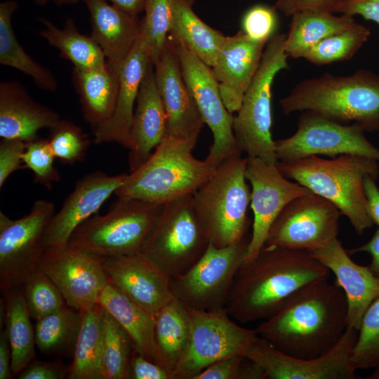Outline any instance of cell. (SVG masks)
Segmentation results:
<instances>
[{
	"label": "cell",
	"instance_id": "cell-57",
	"mask_svg": "<svg viewBox=\"0 0 379 379\" xmlns=\"http://www.w3.org/2000/svg\"><path fill=\"white\" fill-rule=\"evenodd\" d=\"M367 378L368 379H379V367L374 369V371Z\"/></svg>",
	"mask_w": 379,
	"mask_h": 379
},
{
	"label": "cell",
	"instance_id": "cell-14",
	"mask_svg": "<svg viewBox=\"0 0 379 379\" xmlns=\"http://www.w3.org/2000/svg\"><path fill=\"white\" fill-rule=\"evenodd\" d=\"M358 330L347 326L330 350L314 359L286 354L260 337L244 357L256 364L269 379H354L357 370L351 361Z\"/></svg>",
	"mask_w": 379,
	"mask_h": 379
},
{
	"label": "cell",
	"instance_id": "cell-36",
	"mask_svg": "<svg viewBox=\"0 0 379 379\" xmlns=\"http://www.w3.org/2000/svg\"><path fill=\"white\" fill-rule=\"evenodd\" d=\"M102 312V307L98 303L83 313L67 378L103 379Z\"/></svg>",
	"mask_w": 379,
	"mask_h": 379
},
{
	"label": "cell",
	"instance_id": "cell-12",
	"mask_svg": "<svg viewBox=\"0 0 379 379\" xmlns=\"http://www.w3.org/2000/svg\"><path fill=\"white\" fill-rule=\"evenodd\" d=\"M249 240L245 237L225 247H216L209 243L203 255L187 272L173 278L175 298L197 310L225 308Z\"/></svg>",
	"mask_w": 379,
	"mask_h": 379
},
{
	"label": "cell",
	"instance_id": "cell-54",
	"mask_svg": "<svg viewBox=\"0 0 379 379\" xmlns=\"http://www.w3.org/2000/svg\"><path fill=\"white\" fill-rule=\"evenodd\" d=\"M12 352L4 328L0 334V379H10L13 376L11 370Z\"/></svg>",
	"mask_w": 379,
	"mask_h": 379
},
{
	"label": "cell",
	"instance_id": "cell-22",
	"mask_svg": "<svg viewBox=\"0 0 379 379\" xmlns=\"http://www.w3.org/2000/svg\"><path fill=\"white\" fill-rule=\"evenodd\" d=\"M266 44L250 38L242 30L225 36L211 69L219 82L223 103L230 113L240 108L244 93L259 68Z\"/></svg>",
	"mask_w": 379,
	"mask_h": 379
},
{
	"label": "cell",
	"instance_id": "cell-30",
	"mask_svg": "<svg viewBox=\"0 0 379 379\" xmlns=\"http://www.w3.org/2000/svg\"><path fill=\"white\" fill-rule=\"evenodd\" d=\"M194 3V0H173L169 34L173 39L212 67L226 36L196 15L192 9Z\"/></svg>",
	"mask_w": 379,
	"mask_h": 379
},
{
	"label": "cell",
	"instance_id": "cell-28",
	"mask_svg": "<svg viewBox=\"0 0 379 379\" xmlns=\"http://www.w3.org/2000/svg\"><path fill=\"white\" fill-rule=\"evenodd\" d=\"M72 79L84 118L93 131L113 112L119 84V65L107 61L103 68H73Z\"/></svg>",
	"mask_w": 379,
	"mask_h": 379
},
{
	"label": "cell",
	"instance_id": "cell-3",
	"mask_svg": "<svg viewBox=\"0 0 379 379\" xmlns=\"http://www.w3.org/2000/svg\"><path fill=\"white\" fill-rule=\"evenodd\" d=\"M279 103L285 114L310 111L341 124L352 122L365 132L379 131V76L369 70L304 79Z\"/></svg>",
	"mask_w": 379,
	"mask_h": 379
},
{
	"label": "cell",
	"instance_id": "cell-24",
	"mask_svg": "<svg viewBox=\"0 0 379 379\" xmlns=\"http://www.w3.org/2000/svg\"><path fill=\"white\" fill-rule=\"evenodd\" d=\"M151 58L139 39L128 57L119 65V89L109 119L95 129L93 142H116L131 148V130L140 84Z\"/></svg>",
	"mask_w": 379,
	"mask_h": 379
},
{
	"label": "cell",
	"instance_id": "cell-10",
	"mask_svg": "<svg viewBox=\"0 0 379 379\" xmlns=\"http://www.w3.org/2000/svg\"><path fill=\"white\" fill-rule=\"evenodd\" d=\"M185 307L190 324V338L172 379H193L218 360L244 357L247 348L259 338L255 329L241 326L232 321L225 308L201 310Z\"/></svg>",
	"mask_w": 379,
	"mask_h": 379
},
{
	"label": "cell",
	"instance_id": "cell-37",
	"mask_svg": "<svg viewBox=\"0 0 379 379\" xmlns=\"http://www.w3.org/2000/svg\"><path fill=\"white\" fill-rule=\"evenodd\" d=\"M83 313L66 305L36 321V345L48 356L73 355Z\"/></svg>",
	"mask_w": 379,
	"mask_h": 379
},
{
	"label": "cell",
	"instance_id": "cell-1",
	"mask_svg": "<svg viewBox=\"0 0 379 379\" xmlns=\"http://www.w3.org/2000/svg\"><path fill=\"white\" fill-rule=\"evenodd\" d=\"M328 279L314 280L292 294L258 326V335L297 358L314 359L330 350L348 324L345 293Z\"/></svg>",
	"mask_w": 379,
	"mask_h": 379
},
{
	"label": "cell",
	"instance_id": "cell-8",
	"mask_svg": "<svg viewBox=\"0 0 379 379\" xmlns=\"http://www.w3.org/2000/svg\"><path fill=\"white\" fill-rule=\"evenodd\" d=\"M163 205L135 199H119L104 215L81 224L68 244L102 257L140 251Z\"/></svg>",
	"mask_w": 379,
	"mask_h": 379
},
{
	"label": "cell",
	"instance_id": "cell-46",
	"mask_svg": "<svg viewBox=\"0 0 379 379\" xmlns=\"http://www.w3.org/2000/svg\"><path fill=\"white\" fill-rule=\"evenodd\" d=\"M274 7L258 4L244 13L241 20L242 31L250 38L267 42L276 34L278 18Z\"/></svg>",
	"mask_w": 379,
	"mask_h": 379
},
{
	"label": "cell",
	"instance_id": "cell-53",
	"mask_svg": "<svg viewBox=\"0 0 379 379\" xmlns=\"http://www.w3.org/2000/svg\"><path fill=\"white\" fill-rule=\"evenodd\" d=\"M350 255L357 253H367L371 257L368 265L373 274L379 279V228L375 232L370 240L366 244L347 251Z\"/></svg>",
	"mask_w": 379,
	"mask_h": 379
},
{
	"label": "cell",
	"instance_id": "cell-11",
	"mask_svg": "<svg viewBox=\"0 0 379 379\" xmlns=\"http://www.w3.org/2000/svg\"><path fill=\"white\" fill-rule=\"evenodd\" d=\"M55 213L53 202L39 199L28 214L12 220L0 211V288L2 293L22 287L38 269L46 250L44 238Z\"/></svg>",
	"mask_w": 379,
	"mask_h": 379
},
{
	"label": "cell",
	"instance_id": "cell-31",
	"mask_svg": "<svg viewBox=\"0 0 379 379\" xmlns=\"http://www.w3.org/2000/svg\"><path fill=\"white\" fill-rule=\"evenodd\" d=\"M357 22L353 16L323 12H301L291 16L284 51L292 58H302L325 38L349 29Z\"/></svg>",
	"mask_w": 379,
	"mask_h": 379
},
{
	"label": "cell",
	"instance_id": "cell-34",
	"mask_svg": "<svg viewBox=\"0 0 379 379\" xmlns=\"http://www.w3.org/2000/svg\"><path fill=\"white\" fill-rule=\"evenodd\" d=\"M18 8V4L14 0L0 4V64L29 76L38 88L55 92L58 88L55 77L29 55L17 39L11 17Z\"/></svg>",
	"mask_w": 379,
	"mask_h": 379
},
{
	"label": "cell",
	"instance_id": "cell-19",
	"mask_svg": "<svg viewBox=\"0 0 379 379\" xmlns=\"http://www.w3.org/2000/svg\"><path fill=\"white\" fill-rule=\"evenodd\" d=\"M108 280L155 318L175 298L173 278L141 251L106 257Z\"/></svg>",
	"mask_w": 379,
	"mask_h": 379
},
{
	"label": "cell",
	"instance_id": "cell-50",
	"mask_svg": "<svg viewBox=\"0 0 379 379\" xmlns=\"http://www.w3.org/2000/svg\"><path fill=\"white\" fill-rule=\"evenodd\" d=\"M131 379H172L170 373L161 365L147 359L136 350L130 363Z\"/></svg>",
	"mask_w": 379,
	"mask_h": 379
},
{
	"label": "cell",
	"instance_id": "cell-40",
	"mask_svg": "<svg viewBox=\"0 0 379 379\" xmlns=\"http://www.w3.org/2000/svg\"><path fill=\"white\" fill-rule=\"evenodd\" d=\"M145 15L140 20L139 41L152 62L159 56L170 32L173 0H145Z\"/></svg>",
	"mask_w": 379,
	"mask_h": 379
},
{
	"label": "cell",
	"instance_id": "cell-2",
	"mask_svg": "<svg viewBox=\"0 0 379 379\" xmlns=\"http://www.w3.org/2000/svg\"><path fill=\"white\" fill-rule=\"evenodd\" d=\"M329 274L307 251L264 246L253 259L240 266L225 309L242 324L265 319L301 287Z\"/></svg>",
	"mask_w": 379,
	"mask_h": 379
},
{
	"label": "cell",
	"instance_id": "cell-32",
	"mask_svg": "<svg viewBox=\"0 0 379 379\" xmlns=\"http://www.w3.org/2000/svg\"><path fill=\"white\" fill-rule=\"evenodd\" d=\"M190 333L185 305L175 298L154 318V339L158 364L171 374L185 353Z\"/></svg>",
	"mask_w": 379,
	"mask_h": 379
},
{
	"label": "cell",
	"instance_id": "cell-33",
	"mask_svg": "<svg viewBox=\"0 0 379 379\" xmlns=\"http://www.w3.org/2000/svg\"><path fill=\"white\" fill-rule=\"evenodd\" d=\"M5 328L12 352L11 370L18 375L35 358V331L22 288L3 293Z\"/></svg>",
	"mask_w": 379,
	"mask_h": 379
},
{
	"label": "cell",
	"instance_id": "cell-56",
	"mask_svg": "<svg viewBox=\"0 0 379 379\" xmlns=\"http://www.w3.org/2000/svg\"><path fill=\"white\" fill-rule=\"evenodd\" d=\"M33 1L39 6H44L49 3H53L58 6H63L77 4L80 1H84V0H33Z\"/></svg>",
	"mask_w": 379,
	"mask_h": 379
},
{
	"label": "cell",
	"instance_id": "cell-4",
	"mask_svg": "<svg viewBox=\"0 0 379 379\" xmlns=\"http://www.w3.org/2000/svg\"><path fill=\"white\" fill-rule=\"evenodd\" d=\"M280 172L332 202L362 235L374 225L368 211L364 180L379 177L378 161L366 157L341 154L330 159L311 155L277 163Z\"/></svg>",
	"mask_w": 379,
	"mask_h": 379
},
{
	"label": "cell",
	"instance_id": "cell-9",
	"mask_svg": "<svg viewBox=\"0 0 379 379\" xmlns=\"http://www.w3.org/2000/svg\"><path fill=\"white\" fill-rule=\"evenodd\" d=\"M208 244L190 194L163 205L140 251L175 278L187 272L203 255Z\"/></svg>",
	"mask_w": 379,
	"mask_h": 379
},
{
	"label": "cell",
	"instance_id": "cell-49",
	"mask_svg": "<svg viewBox=\"0 0 379 379\" xmlns=\"http://www.w3.org/2000/svg\"><path fill=\"white\" fill-rule=\"evenodd\" d=\"M69 366L60 361H42L36 359L18 376L19 379L67 378Z\"/></svg>",
	"mask_w": 379,
	"mask_h": 379
},
{
	"label": "cell",
	"instance_id": "cell-21",
	"mask_svg": "<svg viewBox=\"0 0 379 379\" xmlns=\"http://www.w3.org/2000/svg\"><path fill=\"white\" fill-rule=\"evenodd\" d=\"M127 175H109L97 171L79 180L46 228L44 238L46 249L67 246L74 231L97 214L102 205L123 185Z\"/></svg>",
	"mask_w": 379,
	"mask_h": 379
},
{
	"label": "cell",
	"instance_id": "cell-35",
	"mask_svg": "<svg viewBox=\"0 0 379 379\" xmlns=\"http://www.w3.org/2000/svg\"><path fill=\"white\" fill-rule=\"evenodd\" d=\"M44 28L40 35L60 55L72 62L76 69H97L107 66V60L102 49L92 38L81 34L72 18L66 20L59 28L46 18L39 19Z\"/></svg>",
	"mask_w": 379,
	"mask_h": 379
},
{
	"label": "cell",
	"instance_id": "cell-44",
	"mask_svg": "<svg viewBox=\"0 0 379 379\" xmlns=\"http://www.w3.org/2000/svg\"><path fill=\"white\" fill-rule=\"evenodd\" d=\"M22 159L25 168L32 171L36 183L51 190L53 184L60 180L48 139L38 137L27 142Z\"/></svg>",
	"mask_w": 379,
	"mask_h": 379
},
{
	"label": "cell",
	"instance_id": "cell-52",
	"mask_svg": "<svg viewBox=\"0 0 379 379\" xmlns=\"http://www.w3.org/2000/svg\"><path fill=\"white\" fill-rule=\"evenodd\" d=\"M376 179L367 175L364 180V190L367 201L368 214L373 222L379 227V188Z\"/></svg>",
	"mask_w": 379,
	"mask_h": 379
},
{
	"label": "cell",
	"instance_id": "cell-55",
	"mask_svg": "<svg viewBox=\"0 0 379 379\" xmlns=\"http://www.w3.org/2000/svg\"><path fill=\"white\" fill-rule=\"evenodd\" d=\"M122 11L138 16L144 9L145 0H106Z\"/></svg>",
	"mask_w": 379,
	"mask_h": 379
},
{
	"label": "cell",
	"instance_id": "cell-45",
	"mask_svg": "<svg viewBox=\"0 0 379 379\" xmlns=\"http://www.w3.org/2000/svg\"><path fill=\"white\" fill-rule=\"evenodd\" d=\"M260 368L243 356L218 360L203 369L193 379H264Z\"/></svg>",
	"mask_w": 379,
	"mask_h": 379
},
{
	"label": "cell",
	"instance_id": "cell-6",
	"mask_svg": "<svg viewBox=\"0 0 379 379\" xmlns=\"http://www.w3.org/2000/svg\"><path fill=\"white\" fill-rule=\"evenodd\" d=\"M247 157L236 154L222 161L192 194L199 220L209 243L225 247L246 237L251 189L246 178Z\"/></svg>",
	"mask_w": 379,
	"mask_h": 379
},
{
	"label": "cell",
	"instance_id": "cell-13",
	"mask_svg": "<svg viewBox=\"0 0 379 379\" xmlns=\"http://www.w3.org/2000/svg\"><path fill=\"white\" fill-rule=\"evenodd\" d=\"M302 112L296 131L288 138L274 141L278 161L311 155L334 158L341 154H354L379 162V149L356 124H344L312 112Z\"/></svg>",
	"mask_w": 379,
	"mask_h": 379
},
{
	"label": "cell",
	"instance_id": "cell-51",
	"mask_svg": "<svg viewBox=\"0 0 379 379\" xmlns=\"http://www.w3.org/2000/svg\"><path fill=\"white\" fill-rule=\"evenodd\" d=\"M337 13L360 15L379 25V0H347Z\"/></svg>",
	"mask_w": 379,
	"mask_h": 379
},
{
	"label": "cell",
	"instance_id": "cell-16",
	"mask_svg": "<svg viewBox=\"0 0 379 379\" xmlns=\"http://www.w3.org/2000/svg\"><path fill=\"white\" fill-rule=\"evenodd\" d=\"M180 61L183 77L213 142L206 159L215 166L230 157L241 154L233 132V114L223 103L219 82L211 67L174 39H171Z\"/></svg>",
	"mask_w": 379,
	"mask_h": 379
},
{
	"label": "cell",
	"instance_id": "cell-41",
	"mask_svg": "<svg viewBox=\"0 0 379 379\" xmlns=\"http://www.w3.org/2000/svg\"><path fill=\"white\" fill-rule=\"evenodd\" d=\"M22 288L30 316L36 321L67 305L59 288L39 268L27 277Z\"/></svg>",
	"mask_w": 379,
	"mask_h": 379
},
{
	"label": "cell",
	"instance_id": "cell-38",
	"mask_svg": "<svg viewBox=\"0 0 379 379\" xmlns=\"http://www.w3.org/2000/svg\"><path fill=\"white\" fill-rule=\"evenodd\" d=\"M102 319L103 379H129L134 343L123 326L104 309Z\"/></svg>",
	"mask_w": 379,
	"mask_h": 379
},
{
	"label": "cell",
	"instance_id": "cell-43",
	"mask_svg": "<svg viewBox=\"0 0 379 379\" xmlns=\"http://www.w3.org/2000/svg\"><path fill=\"white\" fill-rule=\"evenodd\" d=\"M49 130L48 140L55 159L68 164L84 159L91 140L80 126L60 119Z\"/></svg>",
	"mask_w": 379,
	"mask_h": 379
},
{
	"label": "cell",
	"instance_id": "cell-47",
	"mask_svg": "<svg viewBox=\"0 0 379 379\" xmlns=\"http://www.w3.org/2000/svg\"><path fill=\"white\" fill-rule=\"evenodd\" d=\"M26 142L18 139L2 138L0 142V188L14 172L25 168L22 155Z\"/></svg>",
	"mask_w": 379,
	"mask_h": 379
},
{
	"label": "cell",
	"instance_id": "cell-17",
	"mask_svg": "<svg viewBox=\"0 0 379 379\" xmlns=\"http://www.w3.org/2000/svg\"><path fill=\"white\" fill-rule=\"evenodd\" d=\"M102 257L67 245L45 250L38 268L59 288L67 305L86 312L109 280Z\"/></svg>",
	"mask_w": 379,
	"mask_h": 379
},
{
	"label": "cell",
	"instance_id": "cell-29",
	"mask_svg": "<svg viewBox=\"0 0 379 379\" xmlns=\"http://www.w3.org/2000/svg\"><path fill=\"white\" fill-rule=\"evenodd\" d=\"M98 303L128 332L135 350L158 364L154 318L109 281L102 291Z\"/></svg>",
	"mask_w": 379,
	"mask_h": 379
},
{
	"label": "cell",
	"instance_id": "cell-25",
	"mask_svg": "<svg viewBox=\"0 0 379 379\" xmlns=\"http://www.w3.org/2000/svg\"><path fill=\"white\" fill-rule=\"evenodd\" d=\"M166 131L167 115L151 62L140 84L134 110L128 154L130 173L147 161L166 137Z\"/></svg>",
	"mask_w": 379,
	"mask_h": 379
},
{
	"label": "cell",
	"instance_id": "cell-18",
	"mask_svg": "<svg viewBox=\"0 0 379 379\" xmlns=\"http://www.w3.org/2000/svg\"><path fill=\"white\" fill-rule=\"evenodd\" d=\"M246 178L251 184V208L253 213L252 234L244 262L253 259L265 246L270 230L283 208L294 199L313 193L292 182L277 164L247 157Z\"/></svg>",
	"mask_w": 379,
	"mask_h": 379
},
{
	"label": "cell",
	"instance_id": "cell-42",
	"mask_svg": "<svg viewBox=\"0 0 379 379\" xmlns=\"http://www.w3.org/2000/svg\"><path fill=\"white\" fill-rule=\"evenodd\" d=\"M351 361L356 370L379 367V297L363 317Z\"/></svg>",
	"mask_w": 379,
	"mask_h": 379
},
{
	"label": "cell",
	"instance_id": "cell-39",
	"mask_svg": "<svg viewBox=\"0 0 379 379\" xmlns=\"http://www.w3.org/2000/svg\"><path fill=\"white\" fill-rule=\"evenodd\" d=\"M370 34L368 27L357 22L349 29L321 40L302 58L319 66L349 60L366 42Z\"/></svg>",
	"mask_w": 379,
	"mask_h": 379
},
{
	"label": "cell",
	"instance_id": "cell-15",
	"mask_svg": "<svg viewBox=\"0 0 379 379\" xmlns=\"http://www.w3.org/2000/svg\"><path fill=\"white\" fill-rule=\"evenodd\" d=\"M339 209L326 199L311 193L290 201L270 230L265 246L312 251L337 239Z\"/></svg>",
	"mask_w": 379,
	"mask_h": 379
},
{
	"label": "cell",
	"instance_id": "cell-20",
	"mask_svg": "<svg viewBox=\"0 0 379 379\" xmlns=\"http://www.w3.org/2000/svg\"><path fill=\"white\" fill-rule=\"evenodd\" d=\"M157 88L167 115L166 135L183 140L195 147L205 124L183 77L171 39L153 62Z\"/></svg>",
	"mask_w": 379,
	"mask_h": 379
},
{
	"label": "cell",
	"instance_id": "cell-27",
	"mask_svg": "<svg viewBox=\"0 0 379 379\" xmlns=\"http://www.w3.org/2000/svg\"><path fill=\"white\" fill-rule=\"evenodd\" d=\"M90 13L91 36L107 61L119 65L130 54L140 32V20L106 0H84Z\"/></svg>",
	"mask_w": 379,
	"mask_h": 379
},
{
	"label": "cell",
	"instance_id": "cell-5",
	"mask_svg": "<svg viewBox=\"0 0 379 379\" xmlns=\"http://www.w3.org/2000/svg\"><path fill=\"white\" fill-rule=\"evenodd\" d=\"M194 148L183 140L166 136L145 163L128 173L114 194L161 205L193 194L216 169L206 158L194 157Z\"/></svg>",
	"mask_w": 379,
	"mask_h": 379
},
{
	"label": "cell",
	"instance_id": "cell-26",
	"mask_svg": "<svg viewBox=\"0 0 379 379\" xmlns=\"http://www.w3.org/2000/svg\"><path fill=\"white\" fill-rule=\"evenodd\" d=\"M58 113L36 102L17 81L0 83V137L25 142L38 138V133L51 128L60 120Z\"/></svg>",
	"mask_w": 379,
	"mask_h": 379
},
{
	"label": "cell",
	"instance_id": "cell-23",
	"mask_svg": "<svg viewBox=\"0 0 379 379\" xmlns=\"http://www.w3.org/2000/svg\"><path fill=\"white\" fill-rule=\"evenodd\" d=\"M310 253L335 275L346 298L348 326L359 331L366 311L379 297V279L368 266L354 262L338 238Z\"/></svg>",
	"mask_w": 379,
	"mask_h": 379
},
{
	"label": "cell",
	"instance_id": "cell-48",
	"mask_svg": "<svg viewBox=\"0 0 379 379\" xmlns=\"http://www.w3.org/2000/svg\"><path fill=\"white\" fill-rule=\"evenodd\" d=\"M347 0H277L273 6L284 15L291 17L295 13L307 11L338 13Z\"/></svg>",
	"mask_w": 379,
	"mask_h": 379
},
{
	"label": "cell",
	"instance_id": "cell-7",
	"mask_svg": "<svg viewBox=\"0 0 379 379\" xmlns=\"http://www.w3.org/2000/svg\"><path fill=\"white\" fill-rule=\"evenodd\" d=\"M286 34H274L267 42L259 68L234 116L233 132L239 151L247 157L277 164L272 139V86L277 74L288 67Z\"/></svg>",
	"mask_w": 379,
	"mask_h": 379
}]
</instances>
